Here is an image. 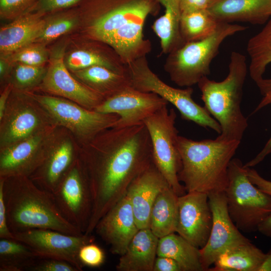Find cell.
<instances>
[{
	"mask_svg": "<svg viewBox=\"0 0 271 271\" xmlns=\"http://www.w3.org/2000/svg\"><path fill=\"white\" fill-rule=\"evenodd\" d=\"M213 223L206 244L200 248L204 271L208 270L217 258L226 250L250 240L244 236L232 220L224 192L208 194Z\"/></svg>",
	"mask_w": 271,
	"mask_h": 271,
	"instance_id": "obj_13",
	"label": "cell"
},
{
	"mask_svg": "<svg viewBox=\"0 0 271 271\" xmlns=\"http://www.w3.org/2000/svg\"><path fill=\"white\" fill-rule=\"evenodd\" d=\"M177 115L167 105L144 121L151 138L153 162L178 196L186 193L178 179L181 159L178 147V131L175 126Z\"/></svg>",
	"mask_w": 271,
	"mask_h": 271,
	"instance_id": "obj_9",
	"label": "cell"
},
{
	"mask_svg": "<svg viewBox=\"0 0 271 271\" xmlns=\"http://www.w3.org/2000/svg\"><path fill=\"white\" fill-rule=\"evenodd\" d=\"M73 164L72 145L69 141L63 142L35 171L32 180L53 193Z\"/></svg>",
	"mask_w": 271,
	"mask_h": 271,
	"instance_id": "obj_23",
	"label": "cell"
},
{
	"mask_svg": "<svg viewBox=\"0 0 271 271\" xmlns=\"http://www.w3.org/2000/svg\"><path fill=\"white\" fill-rule=\"evenodd\" d=\"M178 198L179 196L168 186L158 194L153 204L149 228L159 238L176 233Z\"/></svg>",
	"mask_w": 271,
	"mask_h": 271,
	"instance_id": "obj_25",
	"label": "cell"
},
{
	"mask_svg": "<svg viewBox=\"0 0 271 271\" xmlns=\"http://www.w3.org/2000/svg\"><path fill=\"white\" fill-rule=\"evenodd\" d=\"M139 230L130 200L125 194L99 221L95 230L114 254H123Z\"/></svg>",
	"mask_w": 271,
	"mask_h": 271,
	"instance_id": "obj_17",
	"label": "cell"
},
{
	"mask_svg": "<svg viewBox=\"0 0 271 271\" xmlns=\"http://www.w3.org/2000/svg\"><path fill=\"white\" fill-rule=\"evenodd\" d=\"M126 65L131 86L134 88L158 95L173 104L183 119L193 121L204 128L212 129L218 134L221 133L219 123L205 107L193 100V89L191 87L180 89L165 83L150 69L146 56Z\"/></svg>",
	"mask_w": 271,
	"mask_h": 271,
	"instance_id": "obj_8",
	"label": "cell"
},
{
	"mask_svg": "<svg viewBox=\"0 0 271 271\" xmlns=\"http://www.w3.org/2000/svg\"><path fill=\"white\" fill-rule=\"evenodd\" d=\"M212 223L208 194L193 191L179 196L176 233L201 248L208 241Z\"/></svg>",
	"mask_w": 271,
	"mask_h": 271,
	"instance_id": "obj_16",
	"label": "cell"
},
{
	"mask_svg": "<svg viewBox=\"0 0 271 271\" xmlns=\"http://www.w3.org/2000/svg\"><path fill=\"white\" fill-rule=\"evenodd\" d=\"M153 271H182L178 263L172 258L157 256L155 261Z\"/></svg>",
	"mask_w": 271,
	"mask_h": 271,
	"instance_id": "obj_44",
	"label": "cell"
},
{
	"mask_svg": "<svg viewBox=\"0 0 271 271\" xmlns=\"http://www.w3.org/2000/svg\"><path fill=\"white\" fill-rule=\"evenodd\" d=\"M228 177L224 192L232 220L243 232L257 230L259 224L271 212V196L251 182L246 168L237 158L230 161Z\"/></svg>",
	"mask_w": 271,
	"mask_h": 271,
	"instance_id": "obj_7",
	"label": "cell"
},
{
	"mask_svg": "<svg viewBox=\"0 0 271 271\" xmlns=\"http://www.w3.org/2000/svg\"><path fill=\"white\" fill-rule=\"evenodd\" d=\"M255 83L263 95V98L255 109L254 112H256L271 103V78H262Z\"/></svg>",
	"mask_w": 271,
	"mask_h": 271,
	"instance_id": "obj_42",
	"label": "cell"
},
{
	"mask_svg": "<svg viewBox=\"0 0 271 271\" xmlns=\"http://www.w3.org/2000/svg\"><path fill=\"white\" fill-rule=\"evenodd\" d=\"M228 69L223 80L217 82L205 76L198 85L205 108L221 127L218 137L241 141L248 126L247 119L241 109L243 87L247 72L245 56L232 52Z\"/></svg>",
	"mask_w": 271,
	"mask_h": 271,
	"instance_id": "obj_5",
	"label": "cell"
},
{
	"mask_svg": "<svg viewBox=\"0 0 271 271\" xmlns=\"http://www.w3.org/2000/svg\"><path fill=\"white\" fill-rule=\"evenodd\" d=\"M43 15L27 12L1 28L0 52L6 56L35 43L45 23Z\"/></svg>",
	"mask_w": 271,
	"mask_h": 271,
	"instance_id": "obj_21",
	"label": "cell"
},
{
	"mask_svg": "<svg viewBox=\"0 0 271 271\" xmlns=\"http://www.w3.org/2000/svg\"><path fill=\"white\" fill-rule=\"evenodd\" d=\"M78 15L73 12L58 13L45 18V23L35 43L46 45L73 30L78 23Z\"/></svg>",
	"mask_w": 271,
	"mask_h": 271,
	"instance_id": "obj_34",
	"label": "cell"
},
{
	"mask_svg": "<svg viewBox=\"0 0 271 271\" xmlns=\"http://www.w3.org/2000/svg\"><path fill=\"white\" fill-rule=\"evenodd\" d=\"M159 238L150 228L140 229L120 255L117 271H153Z\"/></svg>",
	"mask_w": 271,
	"mask_h": 271,
	"instance_id": "obj_22",
	"label": "cell"
},
{
	"mask_svg": "<svg viewBox=\"0 0 271 271\" xmlns=\"http://www.w3.org/2000/svg\"><path fill=\"white\" fill-rule=\"evenodd\" d=\"M4 178L0 179V238L15 239L12 232L10 230L7 221L6 208L3 194Z\"/></svg>",
	"mask_w": 271,
	"mask_h": 271,
	"instance_id": "obj_41",
	"label": "cell"
},
{
	"mask_svg": "<svg viewBox=\"0 0 271 271\" xmlns=\"http://www.w3.org/2000/svg\"><path fill=\"white\" fill-rule=\"evenodd\" d=\"M74 72L85 85L104 99L131 86L127 68L118 71L102 65H93Z\"/></svg>",
	"mask_w": 271,
	"mask_h": 271,
	"instance_id": "obj_24",
	"label": "cell"
},
{
	"mask_svg": "<svg viewBox=\"0 0 271 271\" xmlns=\"http://www.w3.org/2000/svg\"><path fill=\"white\" fill-rule=\"evenodd\" d=\"M78 257L84 266L92 267L101 265L105 257L102 248L93 242L86 244L80 248Z\"/></svg>",
	"mask_w": 271,
	"mask_h": 271,
	"instance_id": "obj_38",
	"label": "cell"
},
{
	"mask_svg": "<svg viewBox=\"0 0 271 271\" xmlns=\"http://www.w3.org/2000/svg\"><path fill=\"white\" fill-rule=\"evenodd\" d=\"M258 271H271V247L268 252L265 253L264 259Z\"/></svg>",
	"mask_w": 271,
	"mask_h": 271,
	"instance_id": "obj_49",
	"label": "cell"
},
{
	"mask_svg": "<svg viewBox=\"0 0 271 271\" xmlns=\"http://www.w3.org/2000/svg\"><path fill=\"white\" fill-rule=\"evenodd\" d=\"M269 154H271V136L262 150L253 159L244 165V166L248 168L253 167L262 162Z\"/></svg>",
	"mask_w": 271,
	"mask_h": 271,
	"instance_id": "obj_46",
	"label": "cell"
},
{
	"mask_svg": "<svg viewBox=\"0 0 271 271\" xmlns=\"http://www.w3.org/2000/svg\"><path fill=\"white\" fill-rule=\"evenodd\" d=\"M38 258L27 244L14 239L1 238V271L28 270Z\"/></svg>",
	"mask_w": 271,
	"mask_h": 271,
	"instance_id": "obj_32",
	"label": "cell"
},
{
	"mask_svg": "<svg viewBox=\"0 0 271 271\" xmlns=\"http://www.w3.org/2000/svg\"><path fill=\"white\" fill-rule=\"evenodd\" d=\"M207 10L219 23L263 24L271 17V0H212Z\"/></svg>",
	"mask_w": 271,
	"mask_h": 271,
	"instance_id": "obj_20",
	"label": "cell"
},
{
	"mask_svg": "<svg viewBox=\"0 0 271 271\" xmlns=\"http://www.w3.org/2000/svg\"><path fill=\"white\" fill-rule=\"evenodd\" d=\"M168 103L154 93L141 91L131 86L105 98L94 110L118 115L113 127H125L144 123L145 119Z\"/></svg>",
	"mask_w": 271,
	"mask_h": 271,
	"instance_id": "obj_14",
	"label": "cell"
},
{
	"mask_svg": "<svg viewBox=\"0 0 271 271\" xmlns=\"http://www.w3.org/2000/svg\"><path fill=\"white\" fill-rule=\"evenodd\" d=\"M247 52L250 57V76L255 82L263 78L266 66L271 63V19L248 40Z\"/></svg>",
	"mask_w": 271,
	"mask_h": 271,
	"instance_id": "obj_29",
	"label": "cell"
},
{
	"mask_svg": "<svg viewBox=\"0 0 271 271\" xmlns=\"http://www.w3.org/2000/svg\"><path fill=\"white\" fill-rule=\"evenodd\" d=\"M52 194L64 217L84 234L91 215L92 198L84 166L75 162Z\"/></svg>",
	"mask_w": 271,
	"mask_h": 271,
	"instance_id": "obj_11",
	"label": "cell"
},
{
	"mask_svg": "<svg viewBox=\"0 0 271 271\" xmlns=\"http://www.w3.org/2000/svg\"><path fill=\"white\" fill-rule=\"evenodd\" d=\"M168 186L153 162L131 182L126 194L139 229L149 228L153 204L158 194Z\"/></svg>",
	"mask_w": 271,
	"mask_h": 271,
	"instance_id": "obj_18",
	"label": "cell"
},
{
	"mask_svg": "<svg viewBox=\"0 0 271 271\" xmlns=\"http://www.w3.org/2000/svg\"><path fill=\"white\" fill-rule=\"evenodd\" d=\"M108 129L90 142V149L84 157L92 198L86 235H91L131 182L153 162L151 138L144 123Z\"/></svg>",
	"mask_w": 271,
	"mask_h": 271,
	"instance_id": "obj_1",
	"label": "cell"
},
{
	"mask_svg": "<svg viewBox=\"0 0 271 271\" xmlns=\"http://www.w3.org/2000/svg\"><path fill=\"white\" fill-rule=\"evenodd\" d=\"M83 0H37L27 12L38 13L45 15L70 8Z\"/></svg>",
	"mask_w": 271,
	"mask_h": 271,
	"instance_id": "obj_39",
	"label": "cell"
},
{
	"mask_svg": "<svg viewBox=\"0 0 271 271\" xmlns=\"http://www.w3.org/2000/svg\"><path fill=\"white\" fill-rule=\"evenodd\" d=\"M240 142L218 136L214 140L195 141L179 136L182 165L178 179L186 192H224L228 184V167Z\"/></svg>",
	"mask_w": 271,
	"mask_h": 271,
	"instance_id": "obj_4",
	"label": "cell"
},
{
	"mask_svg": "<svg viewBox=\"0 0 271 271\" xmlns=\"http://www.w3.org/2000/svg\"><path fill=\"white\" fill-rule=\"evenodd\" d=\"M50 56L45 44L34 43L9 55L1 56L6 58L11 64L22 63L33 66H44L45 63L49 61Z\"/></svg>",
	"mask_w": 271,
	"mask_h": 271,
	"instance_id": "obj_35",
	"label": "cell"
},
{
	"mask_svg": "<svg viewBox=\"0 0 271 271\" xmlns=\"http://www.w3.org/2000/svg\"><path fill=\"white\" fill-rule=\"evenodd\" d=\"M219 23L207 10L183 12L180 23L182 37L185 43L205 39L214 33Z\"/></svg>",
	"mask_w": 271,
	"mask_h": 271,
	"instance_id": "obj_33",
	"label": "cell"
},
{
	"mask_svg": "<svg viewBox=\"0 0 271 271\" xmlns=\"http://www.w3.org/2000/svg\"><path fill=\"white\" fill-rule=\"evenodd\" d=\"M32 96L58 123L89 142L113 127L119 118L116 114L100 113L56 96Z\"/></svg>",
	"mask_w": 271,
	"mask_h": 271,
	"instance_id": "obj_10",
	"label": "cell"
},
{
	"mask_svg": "<svg viewBox=\"0 0 271 271\" xmlns=\"http://www.w3.org/2000/svg\"><path fill=\"white\" fill-rule=\"evenodd\" d=\"M157 254L172 258L182 271H204L200 248L175 232L159 238Z\"/></svg>",
	"mask_w": 271,
	"mask_h": 271,
	"instance_id": "obj_28",
	"label": "cell"
},
{
	"mask_svg": "<svg viewBox=\"0 0 271 271\" xmlns=\"http://www.w3.org/2000/svg\"><path fill=\"white\" fill-rule=\"evenodd\" d=\"M13 234L15 239L30 246L38 257L64 260L79 271L84 266L79 259V251L93 241L90 235H73L47 229H32Z\"/></svg>",
	"mask_w": 271,
	"mask_h": 271,
	"instance_id": "obj_12",
	"label": "cell"
},
{
	"mask_svg": "<svg viewBox=\"0 0 271 271\" xmlns=\"http://www.w3.org/2000/svg\"><path fill=\"white\" fill-rule=\"evenodd\" d=\"M64 57V49L62 47L57 49L50 55L49 65L42 80L41 88L47 92L94 110L104 98L74 79L68 70Z\"/></svg>",
	"mask_w": 271,
	"mask_h": 271,
	"instance_id": "obj_15",
	"label": "cell"
},
{
	"mask_svg": "<svg viewBox=\"0 0 271 271\" xmlns=\"http://www.w3.org/2000/svg\"><path fill=\"white\" fill-rule=\"evenodd\" d=\"M3 194L9 227L12 233L47 229L84 234L69 222L58 208L53 194L26 176L4 178Z\"/></svg>",
	"mask_w": 271,
	"mask_h": 271,
	"instance_id": "obj_3",
	"label": "cell"
},
{
	"mask_svg": "<svg viewBox=\"0 0 271 271\" xmlns=\"http://www.w3.org/2000/svg\"><path fill=\"white\" fill-rule=\"evenodd\" d=\"M265 253L251 242L243 243L221 253L209 271H258Z\"/></svg>",
	"mask_w": 271,
	"mask_h": 271,
	"instance_id": "obj_27",
	"label": "cell"
},
{
	"mask_svg": "<svg viewBox=\"0 0 271 271\" xmlns=\"http://www.w3.org/2000/svg\"><path fill=\"white\" fill-rule=\"evenodd\" d=\"M11 90V85L8 86L6 89L4 90L2 94H1L0 97V119L1 120L3 118L5 108L6 106V102L9 96V95L10 93Z\"/></svg>",
	"mask_w": 271,
	"mask_h": 271,
	"instance_id": "obj_48",
	"label": "cell"
},
{
	"mask_svg": "<svg viewBox=\"0 0 271 271\" xmlns=\"http://www.w3.org/2000/svg\"><path fill=\"white\" fill-rule=\"evenodd\" d=\"M247 27L239 24L219 23L209 37L186 42L170 53L165 69L171 80L181 87H191L210 74V65L222 42Z\"/></svg>",
	"mask_w": 271,
	"mask_h": 271,
	"instance_id": "obj_6",
	"label": "cell"
},
{
	"mask_svg": "<svg viewBox=\"0 0 271 271\" xmlns=\"http://www.w3.org/2000/svg\"><path fill=\"white\" fill-rule=\"evenodd\" d=\"M156 1L164 6L165 13L154 22L152 28L160 40L163 52L170 53L185 43L180 32V0Z\"/></svg>",
	"mask_w": 271,
	"mask_h": 271,
	"instance_id": "obj_26",
	"label": "cell"
},
{
	"mask_svg": "<svg viewBox=\"0 0 271 271\" xmlns=\"http://www.w3.org/2000/svg\"><path fill=\"white\" fill-rule=\"evenodd\" d=\"M31 271H79L70 263L49 258H38L29 267Z\"/></svg>",
	"mask_w": 271,
	"mask_h": 271,
	"instance_id": "obj_40",
	"label": "cell"
},
{
	"mask_svg": "<svg viewBox=\"0 0 271 271\" xmlns=\"http://www.w3.org/2000/svg\"><path fill=\"white\" fill-rule=\"evenodd\" d=\"M41 123L39 116L33 109L21 108L12 115L3 129L2 144L12 145L34 135Z\"/></svg>",
	"mask_w": 271,
	"mask_h": 271,
	"instance_id": "obj_31",
	"label": "cell"
},
{
	"mask_svg": "<svg viewBox=\"0 0 271 271\" xmlns=\"http://www.w3.org/2000/svg\"><path fill=\"white\" fill-rule=\"evenodd\" d=\"M251 182L263 192L271 196V181L264 179L253 169L246 167Z\"/></svg>",
	"mask_w": 271,
	"mask_h": 271,
	"instance_id": "obj_43",
	"label": "cell"
},
{
	"mask_svg": "<svg viewBox=\"0 0 271 271\" xmlns=\"http://www.w3.org/2000/svg\"><path fill=\"white\" fill-rule=\"evenodd\" d=\"M212 0H180L182 13L207 10Z\"/></svg>",
	"mask_w": 271,
	"mask_h": 271,
	"instance_id": "obj_45",
	"label": "cell"
},
{
	"mask_svg": "<svg viewBox=\"0 0 271 271\" xmlns=\"http://www.w3.org/2000/svg\"><path fill=\"white\" fill-rule=\"evenodd\" d=\"M42 137L33 135L4 149L0 157L1 177H28L44 162L46 157L38 154Z\"/></svg>",
	"mask_w": 271,
	"mask_h": 271,
	"instance_id": "obj_19",
	"label": "cell"
},
{
	"mask_svg": "<svg viewBox=\"0 0 271 271\" xmlns=\"http://www.w3.org/2000/svg\"><path fill=\"white\" fill-rule=\"evenodd\" d=\"M37 0H0L2 19L14 20L27 13Z\"/></svg>",
	"mask_w": 271,
	"mask_h": 271,
	"instance_id": "obj_37",
	"label": "cell"
},
{
	"mask_svg": "<svg viewBox=\"0 0 271 271\" xmlns=\"http://www.w3.org/2000/svg\"><path fill=\"white\" fill-rule=\"evenodd\" d=\"M14 79L22 88L30 87L43 79L46 69L44 66H33L22 63H14Z\"/></svg>",
	"mask_w": 271,
	"mask_h": 271,
	"instance_id": "obj_36",
	"label": "cell"
},
{
	"mask_svg": "<svg viewBox=\"0 0 271 271\" xmlns=\"http://www.w3.org/2000/svg\"><path fill=\"white\" fill-rule=\"evenodd\" d=\"M257 230L261 234L271 238V212L259 224Z\"/></svg>",
	"mask_w": 271,
	"mask_h": 271,
	"instance_id": "obj_47",
	"label": "cell"
},
{
	"mask_svg": "<svg viewBox=\"0 0 271 271\" xmlns=\"http://www.w3.org/2000/svg\"><path fill=\"white\" fill-rule=\"evenodd\" d=\"M154 10V0H87L82 15L88 37L111 48L126 65L151 50L143 28Z\"/></svg>",
	"mask_w": 271,
	"mask_h": 271,
	"instance_id": "obj_2",
	"label": "cell"
},
{
	"mask_svg": "<svg viewBox=\"0 0 271 271\" xmlns=\"http://www.w3.org/2000/svg\"><path fill=\"white\" fill-rule=\"evenodd\" d=\"M65 65L73 71L93 65H102L118 71H124L126 66L115 52L107 53L97 48L74 50L64 57Z\"/></svg>",
	"mask_w": 271,
	"mask_h": 271,
	"instance_id": "obj_30",
	"label": "cell"
}]
</instances>
